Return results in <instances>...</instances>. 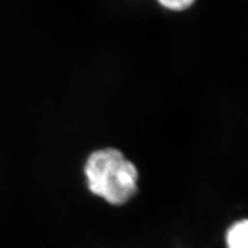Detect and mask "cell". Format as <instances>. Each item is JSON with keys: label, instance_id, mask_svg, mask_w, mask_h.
Masks as SVG:
<instances>
[{"label": "cell", "instance_id": "obj_1", "mask_svg": "<svg viewBox=\"0 0 248 248\" xmlns=\"http://www.w3.org/2000/svg\"><path fill=\"white\" fill-rule=\"evenodd\" d=\"M84 173L89 190L111 205L127 203L138 191V170L117 149L92 152L85 162Z\"/></svg>", "mask_w": 248, "mask_h": 248}, {"label": "cell", "instance_id": "obj_2", "mask_svg": "<svg viewBox=\"0 0 248 248\" xmlns=\"http://www.w3.org/2000/svg\"><path fill=\"white\" fill-rule=\"evenodd\" d=\"M228 248H248V219L235 222L226 235Z\"/></svg>", "mask_w": 248, "mask_h": 248}, {"label": "cell", "instance_id": "obj_3", "mask_svg": "<svg viewBox=\"0 0 248 248\" xmlns=\"http://www.w3.org/2000/svg\"><path fill=\"white\" fill-rule=\"evenodd\" d=\"M159 3L169 10L184 11L193 4V1L191 0H166V1H159Z\"/></svg>", "mask_w": 248, "mask_h": 248}]
</instances>
